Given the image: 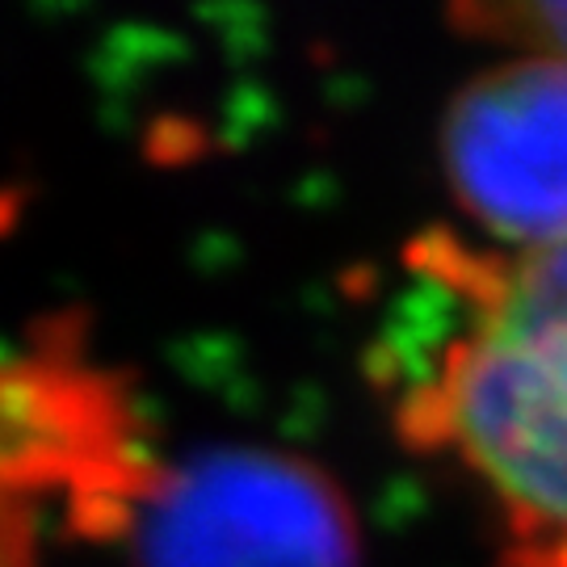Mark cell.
<instances>
[{"instance_id":"1","label":"cell","mask_w":567,"mask_h":567,"mask_svg":"<svg viewBox=\"0 0 567 567\" xmlns=\"http://www.w3.org/2000/svg\"><path fill=\"white\" fill-rule=\"evenodd\" d=\"M404 269L386 370L404 437L480 475L522 555H567V240L421 236Z\"/></svg>"},{"instance_id":"2","label":"cell","mask_w":567,"mask_h":567,"mask_svg":"<svg viewBox=\"0 0 567 567\" xmlns=\"http://www.w3.org/2000/svg\"><path fill=\"white\" fill-rule=\"evenodd\" d=\"M143 567H353V529L316 471L274 454H215L156 496Z\"/></svg>"},{"instance_id":"3","label":"cell","mask_w":567,"mask_h":567,"mask_svg":"<svg viewBox=\"0 0 567 567\" xmlns=\"http://www.w3.org/2000/svg\"><path fill=\"white\" fill-rule=\"evenodd\" d=\"M446 177L508 248L567 240V60H508L466 81L446 110Z\"/></svg>"},{"instance_id":"4","label":"cell","mask_w":567,"mask_h":567,"mask_svg":"<svg viewBox=\"0 0 567 567\" xmlns=\"http://www.w3.org/2000/svg\"><path fill=\"white\" fill-rule=\"evenodd\" d=\"M454 21L534 55L567 60V4H480L458 9Z\"/></svg>"}]
</instances>
